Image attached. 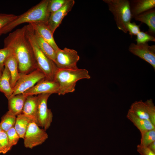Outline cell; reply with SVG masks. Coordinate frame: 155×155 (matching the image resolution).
Returning <instances> with one entry per match:
<instances>
[{
  "label": "cell",
  "mask_w": 155,
  "mask_h": 155,
  "mask_svg": "<svg viewBox=\"0 0 155 155\" xmlns=\"http://www.w3.org/2000/svg\"><path fill=\"white\" fill-rule=\"evenodd\" d=\"M4 47L9 49L16 59L21 75L37 69L32 46L27 36L26 25L10 33L4 40Z\"/></svg>",
  "instance_id": "cell-1"
},
{
  "label": "cell",
  "mask_w": 155,
  "mask_h": 155,
  "mask_svg": "<svg viewBox=\"0 0 155 155\" xmlns=\"http://www.w3.org/2000/svg\"><path fill=\"white\" fill-rule=\"evenodd\" d=\"M49 0H43L19 16L5 28L4 34L11 31L18 26L25 23H47L51 14L47 10Z\"/></svg>",
  "instance_id": "cell-2"
},
{
  "label": "cell",
  "mask_w": 155,
  "mask_h": 155,
  "mask_svg": "<svg viewBox=\"0 0 155 155\" xmlns=\"http://www.w3.org/2000/svg\"><path fill=\"white\" fill-rule=\"evenodd\" d=\"M88 71L85 69H59L57 70L54 80L59 84L58 94L63 95L75 90L76 83L83 79H90Z\"/></svg>",
  "instance_id": "cell-3"
},
{
  "label": "cell",
  "mask_w": 155,
  "mask_h": 155,
  "mask_svg": "<svg viewBox=\"0 0 155 155\" xmlns=\"http://www.w3.org/2000/svg\"><path fill=\"white\" fill-rule=\"evenodd\" d=\"M28 39L32 48L36 63L37 69L44 75L45 78L54 80L57 68L55 63L40 50L34 39L32 27L30 24L26 25Z\"/></svg>",
  "instance_id": "cell-4"
},
{
  "label": "cell",
  "mask_w": 155,
  "mask_h": 155,
  "mask_svg": "<svg viewBox=\"0 0 155 155\" xmlns=\"http://www.w3.org/2000/svg\"><path fill=\"white\" fill-rule=\"evenodd\" d=\"M114 16L118 29L125 33L127 32V25L132 19L128 0H103Z\"/></svg>",
  "instance_id": "cell-5"
},
{
  "label": "cell",
  "mask_w": 155,
  "mask_h": 155,
  "mask_svg": "<svg viewBox=\"0 0 155 155\" xmlns=\"http://www.w3.org/2000/svg\"><path fill=\"white\" fill-rule=\"evenodd\" d=\"M80 58L78 52L74 49L59 48L56 52L55 63L59 69H77Z\"/></svg>",
  "instance_id": "cell-6"
},
{
  "label": "cell",
  "mask_w": 155,
  "mask_h": 155,
  "mask_svg": "<svg viewBox=\"0 0 155 155\" xmlns=\"http://www.w3.org/2000/svg\"><path fill=\"white\" fill-rule=\"evenodd\" d=\"M46 131L34 122H31L23 139L24 147L32 149L43 144L48 137Z\"/></svg>",
  "instance_id": "cell-7"
},
{
  "label": "cell",
  "mask_w": 155,
  "mask_h": 155,
  "mask_svg": "<svg viewBox=\"0 0 155 155\" xmlns=\"http://www.w3.org/2000/svg\"><path fill=\"white\" fill-rule=\"evenodd\" d=\"M45 78L44 74L38 69L28 74L21 75L13 88L11 96L23 93Z\"/></svg>",
  "instance_id": "cell-8"
},
{
  "label": "cell",
  "mask_w": 155,
  "mask_h": 155,
  "mask_svg": "<svg viewBox=\"0 0 155 155\" xmlns=\"http://www.w3.org/2000/svg\"><path fill=\"white\" fill-rule=\"evenodd\" d=\"M51 94L44 93L37 95V117L38 125L45 131L50 127L53 119V114L48 108V100Z\"/></svg>",
  "instance_id": "cell-9"
},
{
  "label": "cell",
  "mask_w": 155,
  "mask_h": 155,
  "mask_svg": "<svg viewBox=\"0 0 155 155\" xmlns=\"http://www.w3.org/2000/svg\"><path fill=\"white\" fill-rule=\"evenodd\" d=\"M129 51L133 55L150 64L155 69V45L150 46L148 43L135 44L131 43Z\"/></svg>",
  "instance_id": "cell-10"
},
{
  "label": "cell",
  "mask_w": 155,
  "mask_h": 155,
  "mask_svg": "<svg viewBox=\"0 0 155 155\" xmlns=\"http://www.w3.org/2000/svg\"><path fill=\"white\" fill-rule=\"evenodd\" d=\"M59 89V84L55 80H51L45 78L23 94L26 97L44 93L58 94Z\"/></svg>",
  "instance_id": "cell-11"
},
{
  "label": "cell",
  "mask_w": 155,
  "mask_h": 155,
  "mask_svg": "<svg viewBox=\"0 0 155 155\" xmlns=\"http://www.w3.org/2000/svg\"><path fill=\"white\" fill-rule=\"evenodd\" d=\"M75 2L74 0H69L63 7L51 14L47 24L53 34L61 24L64 17L71 10Z\"/></svg>",
  "instance_id": "cell-12"
},
{
  "label": "cell",
  "mask_w": 155,
  "mask_h": 155,
  "mask_svg": "<svg viewBox=\"0 0 155 155\" xmlns=\"http://www.w3.org/2000/svg\"><path fill=\"white\" fill-rule=\"evenodd\" d=\"M38 99L37 95L27 96L22 114L38 125L37 117Z\"/></svg>",
  "instance_id": "cell-13"
},
{
  "label": "cell",
  "mask_w": 155,
  "mask_h": 155,
  "mask_svg": "<svg viewBox=\"0 0 155 155\" xmlns=\"http://www.w3.org/2000/svg\"><path fill=\"white\" fill-rule=\"evenodd\" d=\"M30 24L33 28L45 41L50 44L56 52L59 48L56 44L53 36V34L49 28L47 23H35Z\"/></svg>",
  "instance_id": "cell-14"
},
{
  "label": "cell",
  "mask_w": 155,
  "mask_h": 155,
  "mask_svg": "<svg viewBox=\"0 0 155 155\" xmlns=\"http://www.w3.org/2000/svg\"><path fill=\"white\" fill-rule=\"evenodd\" d=\"M132 18L155 7V0H129Z\"/></svg>",
  "instance_id": "cell-15"
},
{
  "label": "cell",
  "mask_w": 155,
  "mask_h": 155,
  "mask_svg": "<svg viewBox=\"0 0 155 155\" xmlns=\"http://www.w3.org/2000/svg\"><path fill=\"white\" fill-rule=\"evenodd\" d=\"M134 18L137 21L145 23L148 26L149 33L153 36L155 33V9L147 10L135 16Z\"/></svg>",
  "instance_id": "cell-16"
},
{
  "label": "cell",
  "mask_w": 155,
  "mask_h": 155,
  "mask_svg": "<svg viewBox=\"0 0 155 155\" xmlns=\"http://www.w3.org/2000/svg\"><path fill=\"white\" fill-rule=\"evenodd\" d=\"M26 97L23 94L11 96L8 99V111L16 116L22 114Z\"/></svg>",
  "instance_id": "cell-17"
},
{
  "label": "cell",
  "mask_w": 155,
  "mask_h": 155,
  "mask_svg": "<svg viewBox=\"0 0 155 155\" xmlns=\"http://www.w3.org/2000/svg\"><path fill=\"white\" fill-rule=\"evenodd\" d=\"M32 28L34 39L39 47L46 56L55 63L56 52L50 44L45 41L32 27Z\"/></svg>",
  "instance_id": "cell-18"
},
{
  "label": "cell",
  "mask_w": 155,
  "mask_h": 155,
  "mask_svg": "<svg viewBox=\"0 0 155 155\" xmlns=\"http://www.w3.org/2000/svg\"><path fill=\"white\" fill-rule=\"evenodd\" d=\"M13 92L10 73L7 67L5 65L0 78V92L3 93L8 99L12 96Z\"/></svg>",
  "instance_id": "cell-19"
},
{
  "label": "cell",
  "mask_w": 155,
  "mask_h": 155,
  "mask_svg": "<svg viewBox=\"0 0 155 155\" xmlns=\"http://www.w3.org/2000/svg\"><path fill=\"white\" fill-rule=\"evenodd\" d=\"M126 117L139 130L141 134L147 131L155 129V126L150 121L140 119L129 111H128Z\"/></svg>",
  "instance_id": "cell-20"
},
{
  "label": "cell",
  "mask_w": 155,
  "mask_h": 155,
  "mask_svg": "<svg viewBox=\"0 0 155 155\" xmlns=\"http://www.w3.org/2000/svg\"><path fill=\"white\" fill-rule=\"evenodd\" d=\"M6 66L11 76V86L13 88L20 77L17 61L14 57L12 55L9 56L5 61V66Z\"/></svg>",
  "instance_id": "cell-21"
},
{
  "label": "cell",
  "mask_w": 155,
  "mask_h": 155,
  "mask_svg": "<svg viewBox=\"0 0 155 155\" xmlns=\"http://www.w3.org/2000/svg\"><path fill=\"white\" fill-rule=\"evenodd\" d=\"M128 111L140 119L150 121L146 102H144L142 100L135 102L131 104Z\"/></svg>",
  "instance_id": "cell-22"
},
{
  "label": "cell",
  "mask_w": 155,
  "mask_h": 155,
  "mask_svg": "<svg viewBox=\"0 0 155 155\" xmlns=\"http://www.w3.org/2000/svg\"><path fill=\"white\" fill-rule=\"evenodd\" d=\"M32 122L22 114L17 116L14 127L20 138L24 139L30 123Z\"/></svg>",
  "instance_id": "cell-23"
},
{
  "label": "cell",
  "mask_w": 155,
  "mask_h": 155,
  "mask_svg": "<svg viewBox=\"0 0 155 155\" xmlns=\"http://www.w3.org/2000/svg\"><path fill=\"white\" fill-rule=\"evenodd\" d=\"M17 116L8 111L3 116L0 122V127L2 131L6 132L14 127Z\"/></svg>",
  "instance_id": "cell-24"
},
{
  "label": "cell",
  "mask_w": 155,
  "mask_h": 155,
  "mask_svg": "<svg viewBox=\"0 0 155 155\" xmlns=\"http://www.w3.org/2000/svg\"><path fill=\"white\" fill-rule=\"evenodd\" d=\"M18 16L12 14L0 13V36L3 34L5 27L15 19Z\"/></svg>",
  "instance_id": "cell-25"
},
{
  "label": "cell",
  "mask_w": 155,
  "mask_h": 155,
  "mask_svg": "<svg viewBox=\"0 0 155 155\" xmlns=\"http://www.w3.org/2000/svg\"><path fill=\"white\" fill-rule=\"evenodd\" d=\"M155 141V129L146 131L141 134L140 145L147 146Z\"/></svg>",
  "instance_id": "cell-26"
},
{
  "label": "cell",
  "mask_w": 155,
  "mask_h": 155,
  "mask_svg": "<svg viewBox=\"0 0 155 155\" xmlns=\"http://www.w3.org/2000/svg\"><path fill=\"white\" fill-rule=\"evenodd\" d=\"M69 0H49L47 7L48 12L50 14L55 12L63 7Z\"/></svg>",
  "instance_id": "cell-27"
},
{
  "label": "cell",
  "mask_w": 155,
  "mask_h": 155,
  "mask_svg": "<svg viewBox=\"0 0 155 155\" xmlns=\"http://www.w3.org/2000/svg\"><path fill=\"white\" fill-rule=\"evenodd\" d=\"M0 145L2 153L5 154L11 149L10 146L6 132L2 131L0 133Z\"/></svg>",
  "instance_id": "cell-28"
},
{
  "label": "cell",
  "mask_w": 155,
  "mask_h": 155,
  "mask_svg": "<svg viewBox=\"0 0 155 155\" xmlns=\"http://www.w3.org/2000/svg\"><path fill=\"white\" fill-rule=\"evenodd\" d=\"M6 132L10 147L11 148L13 146L17 144L20 137L15 129L14 127L11 128Z\"/></svg>",
  "instance_id": "cell-29"
},
{
  "label": "cell",
  "mask_w": 155,
  "mask_h": 155,
  "mask_svg": "<svg viewBox=\"0 0 155 155\" xmlns=\"http://www.w3.org/2000/svg\"><path fill=\"white\" fill-rule=\"evenodd\" d=\"M137 44L148 43L149 41L155 42V38L147 32L140 31L136 35Z\"/></svg>",
  "instance_id": "cell-30"
},
{
  "label": "cell",
  "mask_w": 155,
  "mask_h": 155,
  "mask_svg": "<svg viewBox=\"0 0 155 155\" xmlns=\"http://www.w3.org/2000/svg\"><path fill=\"white\" fill-rule=\"evenodd\" d=\"M12 54L11 50L7 47L0 49V73H2L5 67V63L10 55Z\"/></svg>",
  "instance_id": "cell-31"
},
{
  "label": "cell",
  "mask_w": 155,
  "mask_h": 155,
  "mask_svg": "<svg viewBox=\"0 0 155 155\" xmlns=\"http://www.w3.org/2000/svg\"><path fill=\"white\" fill-rule=\"evenodd\" d=\"M145 102L147 106L150 121L155 126V106L152 99L148 100Z\"/></svg>",
  "instance_id": "cell-32"
},
{
  "label": "cell",
  "mask_w": 155,
  "mask_h": 155,
  "mask_svg": "<svg viewBox=\"0 0 155 155\" xmlns=\"http://www.w3.org/2000/svg\"><path fill=\"white\" fill-rule=\"evenodd\" d=\"M140 27V25H137L134 22H129L127 26V31L131 36L137 35L141 31Z\"/></svg>",
  "instance_id": "cell-33"
},
{
  "label": "cell",
  "mask_w": 155,
  "mask_h": 155,
  "mask_svg": "<svg viewBox=\"0 0 155 155\" xmlns=\"http://www.w3.org/2000/svg\"><path fill=\"white\" fill-rule=\"evenodd\" d=\"M137 150L141 155H155V152L152 151L147 146L140 144L137 145Z\"/></svg>",
  "instance_id": "cell-34"
},
{
  "label": "cell",
  "mask_w": 155,
  "mask_h": 155,
  "mask_svg": "<svg viewBox=\"0 0 155 155\" xmlns=\"http://www.w3.org/2000/svg\"><path fill=\"white\" fill-rule=\"evenodd\" d=\"M147 147L152 151L155 152V141L150 144Z\"/></svg>",
  "instance_id": "cell-35"
},
{
  "label": "cell",
  "mask_w": 155,
  "mask_h": 155,
  "mask_svg": "<svg viewBox=\"0 0 155 155\" xmlns=\"http://www.w3.org/2000/svg\"><path fill=\"white\" fill-rule=\"evenodd\" d=\"M1 153H2V152H1V149L0 145V154Z\"/></svg>",
  "instance_id": "cell-36"
},
{
  "label": "cell",
  "mask_w": 155,
  "mask_h": 155,
  "mask_svg": "<svg viewBox=\"0 0 155 155\" xmlns=\"http://www.w3.org/2000/svg\"><path fill=\"white\" fill-rule=\"evenodd\" d=\"M2 130L1 129V128L0 127V133L2 131Z\"/></svg>",
  "instance_id": "cell-37"
},
{
  "label": "cell",
  "mask_w": 155,
  "mask_h": 155,
  "mask_svg": "<svg viewBox=\"0 0 155 155\" xmlns=\"http://www.w3.org/2000/svg\"><path fill=\"white\" fill-rule=\"evenodd\" d=\"M2 73H0V78L1 75V74H2Z\"/></svg>",
  "instance_id": "cell-38"
}]
</instances>
